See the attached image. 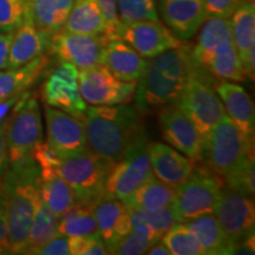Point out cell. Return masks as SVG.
Instances as JSON below:
<instances>
[{"label":"cell","mask_w":255,"mask_h":255,"mask_svg":"<svg viewBox=\"0 0 255 255\" xmlns=\"http://www.w3.org/2000/svg\"><path fill=\"white\" fill-rule=\"evenodd\" d=\"M197 65L186 44L146 60L133 96L138 110L146 113L176 103Z\"/></svg>","instance_id":"1"},{"label":"cell","mask_w":255,"mask_h":255,"mask_svg":"<svg viewBox=\"0 0 255 255\" xmlns=\"http://www.w3.org/2000/svg\"><path fill=\"white\" fill-rule=\"evenodd\" d=\"M83 122L89 149L113 164L145 135L138 113L128 104L87 108Z\"/></svg>","instance_id":"2"},{"label":"cell","mask_w":255,"mask_h":255,"mask_svg":"<svg viewBox=\"0 0 255 255\" xmlns=\"http://www.w3.org/2000/svg\"><path fill=\"white\" fill-rule=\"evenodd\" d=\"M40 170L32 156L8 163L0 181L6 203L8 246L11 254H21L39 195Z\"/></svg>","instance_id":"3"},{"label":"cell","mask_w":255,"mask_h":255,"mask_svg":"<svg viewBox=\"0 0 255 255\" xmlns=\"http://www.w3.org/2000/svg\"><path fill=\"white\" fill-rule=\"evenodd\" d=\"M254 154V139L248 138L226 115L205 139L207 168L225 180L248 156Z\"/></svg>","instance_id":"4"},{"label":"cell","mask_w":255,"mask_h":255,"mask_svg":"<svg viewBox=\"0 0 255 255\" xmlns=\"http://www.w3.org/2000/svg\"><path fill=\"white\" fill-rule=\"evenodd\" d=\"M175 104L189 117L203 142L216 124L227 115L215 90L213 76L200 65L194 70L189 82Z\"/></svg>","instance_id":"5"},{"label":"cell","mask_w":255,"mask_h":255,"mask_svg":"<svg viewBox=\"0 0 255 255\" xmlns=\"http://www.w3.org/2000/svg\"><path fill=\"white\" fill-rule=\"evenodd\" d=\"M5 139L8 162L13 163L31 156L43 141L41 110L36 94L25 91L6 120Z\"/></svg>","instance_id":"6"},{"label":"cell","mask_w":255,"mask_h":255,"mask_svg":"<svg viewBox=\"0 0 255 255\" xmlns=\"http://www.w3.org/2000/svg\"><path fill=\"white\" fill-rule=\"evenodd\" d=\"M111 165L88 148L77 155L62 158L57 174L71 187L77 202L92 205L104 194Z\"/></svg>","instance_id":"7"},{"label":"cell","mask_w":255,"mask_h":255,"mask_svg":"<svg viewBox=\"0 0 255 255\" xmlns=\"http://www.w3.org/2000/svg\"><path fill=\"white\" fill-rule=\"evenodd\" d=\"M222 189L221 177L216 176L209 169H194L190 176L176 187V194L171 205L180 223L206 214H213Z\"/></svg>","instance_id":"8"},{"label":"cell","mask_w":255,"mask_h":255,"mask_svg":"<svg viewBox=\"0 0 255 255\" xmlns=\"http://www.w3.org/2000/svg\"><path fill=\"white\" fill-rule=\"evenodd\" d=\"M148 143L145 133L111 165L105 181L104 195L123 201L154 177L146 149Z\"/></svg>","instance_id":"9"},{"label":"cell","mask_w":255,"mask_h":255,"mask_svg":"<svg viewBox=\"0 0 255 255\" xmlns=\"http://www.w3.org/2000/svg\"><path fill=\"white\" fill-rule=\"evenodd\" d=\"M137 82H122L103 64L78 70L82 98L90 105L127 104L135 96Z\"/></svg>","instance_id":"10"},{"label":"cell","mask_w":255,"mask_h":255,"mask_svg":"<svg viewBox=\"0 0 255 255\" xmlns=\"http://www.w3.org/2000/svg\"><path fill=\"white\" fill-rule=\"evenodd\" d=\"M109 38L104 33L83 34L60 30L51 36L49 50L60 63H69L77 70L101 64L102 53Z\"/></svg>","instance_id":"11"},{"label":"cell","mask_w":255,"mask_h":255,"mask_svg":"<svg viewBox=\"0 0 255 255\" xmlns=\"http://www.w3.org/2000/svg\"><path fill=\"white\" fill-rule=\"evenodd\" d=\"M214 215L233 247L254 234L255 208L250 196L223 188Z\"/></svg>","instance_id":"12"},{"label":"cell","mask_w":255,"mask_h":255,"mask_svg":"<svg viewBox=\"0 0 255 255\" xmlns=\"http://www.w3.org/2000/svg\"><path fill=\"white\" fill-rule=\"evenodd\" d=\"M43 100L46 105L65 111L82 119L87 111V103L78 88V70L69 63H60L51 71L43 84Z\"/></svg>","instance_id":"13"},{"label":"cell","mask_w":255,"mask_h":255,"mask_svg":"<svg viewBox=\"0 0 255 255\" xmlns=\"http://www.w3.org/2000/svg\"><path fill=\"white\" fill-rule=\"evenodd\" d=\"M161 109L158 122L164 141L191 161H202L205 142L189 117L176 104L165 105Z\"/></svg>","instance_id":"14"},{"label":"cell","mask_w":255,"mask_h":255,"mask_svg":"<svg viewBox=\"0 0 255 255\" xmlns=\"http://www.w3.org/2000/svg\"><path fill=\"white\" fill-rule=\"evenodd\" d=\"M120 38L129 44L143 58L149 59L184 44L183 40L158 19L124 25L121 28Z\"/></svg>","instance_id":"15"},{"label":"cell","mask_w":255,"mask_h":255,"mask_svg":"<svg viewBox=\"0 0 255 255\" xmlns=\"http://www.w3.org/2000/svg\"><path fill=\"white\" fill-rule=\"evenodd\" d=\"M47 142L62 158L88 149L84 122L56 108L45 107Z\"/></svg>","instance_id":"16"},{"label":"cell","mask_w":255,"mask_h":255,"mask_svg":"<svg viewBox=\"0 0 255 255\" xmlns=\"http://www.w3.org/2000/svg\"><path fill=\"white\" fill-rule=\"evenodd\" d=\"M165 26L181 40L193 38L208 18L203 0H159Z\"/></svg>","instance_id":"17"},{"label":"cell","mask_w":255,"mask_h":255,"mask_svg":"<svg viewBox=\"0 0 255 255\" xmlns=\"http://www.w3.org/2000/svg\"><path fill=\"white\" fill-rule=\"evenodd\" d=\"M51 34L41 31L26 14L23 13L21 23L13 32L8 51L7 68L17 69L49 50Z\"/></svg>","instance_id":"18"},{"label":"cell","mask_w":255,"mask_h":255,"mask_svg":"<svg viewBox=\"0 0 255 255\" xmlns=\"http://www.w3.org/2000/svg\"><path fill=\"white\" fill-rule=\"evenodd\" d=\"M146 149L154 176L169 186L178 187L195 169V162L164 143L149 142Z\"/></svg>","instance_id":"19"},{"label":"cell","mask_w":255,"mask_h":255,"mask_svg":"<svg viewBox=\"0 0 255 255\" xmlns=\"http://www.w3.org/2000/svg\"><path fill=\"white\" fill-rule=\"evenodd\" d=\"M101 64L122 82H138L146 60L121 38L108 40L102 53Z\"/></svg>","instance_id":"20"},{"label":"cell","mask_w":255,"mask_h":255,"mask_svg":"<svg viewBox=\"0 0 255 255\" xmlns=\"http://www.w3.org/2000/svg\"><path fill=\"white\" fill-rule=\"evenodd\" d=\"M226 114L248 138L254 139L255 110L250 95L240 85L221 81L215 85Z\"/></svg>","instance_id":"21"},{"label":"cell","mask_w":255,"mask_h":255,"mask_svg":"<svg viewBox=\"0 0 255 255\" xmlns=\"http://www.w3.org/2000/svg\"><path fill=\"white\" fill-rule=\"evenodd\" d=\"M72 5L73 0H24L23 13L39 30L52 36L64 27Z\"/></svg>","instance_id":"22"},{"label":"cell","mask_w":255,"mask_h":255,"mask_svg":"<svg viewBox=\"0 0 255 255\" xmlns=\"http://www.w3.org/2000/svg\"><path fill=\"white\" fill-rule=\"evenodd\" d=\"M49 65V57L41 55L20 68L0 71V102L28 90L43 76Z\"/></svg>","instance_id":"23"},{"label":"cell","mask_w":255,"mask_h":255,"mask_svg":"<svg viewBox=\"0 0 255 255\" xmlns=\"http://www.w3.org/2000/svg\"><path fill=\"white\" fill-rule=\"evenodd\" d=\"M199 65L219 81L244 82L246 79L244 65L233 40L216 46Z\"/></svg>","instance_id":"24"},{"label":"cell","mask_w":255,"mask_h":255,"mask_svg":"<svg viewBox=\"0 0 255 255\" xmlns=\"http://www.w3.org/2000/svg\"><path fill=\"white\" fill-rule=\"evenodd\" d=\"M188 229L195 235L207 255L231 254L233 245L223 233L221 226L213 214H206L184 222Z\"/></svg>","instance_id":"25"},{"label":"cell","mask_w":255,"mask_h":255,"mask_svg":"<svg viewBox=\"0 0 255 255\" xmlns=\"http://www.w3.org/2000/svg\"><path fill=\"white\" fill-rule=\"evenodd\" d=\"M175 194L176 188L162 182L154 176L137 188L131 195L124 199L122 202L128 208L154 212L171 207Z\"/></svg>","instance_id":"26"},{"label":"cell","mask_w":255,"mask_h":255,"mask_svg":"<svg viewBox=\"0 0 255 255\" xmlns=\"http://www.w3.org/2000/svg\"><path fill=\"white\" fill-rule=\"evenodd\" d=\"M62 30L83 34L104 33V18L97 0H73Z\"/></svg>","instance_id":"27"},{"label":"cell","mask_w":255,"mask_h":255,"mask_svg":"<svg viewBox=\"0 0 255 255\" xmlns=\"http://www.w3.org/2000/svg\"><path fill=\"white\" fill-rule=\"evenodd\" d=\"M234 45L241 62L248 51L255 47V4L254 0H245L229 18Z\"/></svg>","instance_id":"28"},{"label":"cell","mask_w":255,"mask_h":255,"mask_svg":"<svg viewBox=\"0 0 255 255\" xmlns=\"http://www.w3.org/2000/svg\"><path fill=\"white\" fill-rule=\"evenodd\" d=\"M196 45L191 49L194 59L199 64L220 44L233 40L231 20L227 18L209 17L201 26ZM234 41V40H233Z\"/></svg>","instance_id":"29"},{"label":"cell","mask_w":255,"mask_h":255,"mask_svg":"<svg viewBox=\"0 0 255 255\" xmlns=\"http://www.w3.org/2000/svg\"><path fill=\"white\" fill-rule=\"evenodd\" d=\"M57 234H58V215H56L39 199L28 231L26 245L21 254H31L32 251L46 244Z\"/></svg>","instance_id":"30"},{"label":"cell","mask_w":255,"mask_h":255,"mask_svg":"<svg viewBox=\"0 0 255 255\" xmlns=\"http://www.w3.org/2000/svg\"><path fill=\"white\" fill-rule=\"evenodd\" d=\"M39 195L41 201L58 216L77 202L71 187L59 175L40 180Z\"/></svg>","instance_id":"31"},{"label":"cell","mask_w":255,"mask_h":255,"mask_svg":"<svg viewBox=\"0 0 255 255\" xmlns=\"http://www.w3.org/2000/svg\"><path fill=\"white\" fill-rule=\"evenodd\" d=\"M126 209L127 206L122 201L115 199V197L107 196L104 194L92 203V210H94L96 223H97L98 235L105 244V246L110 244L115 223Z\"/></svg>","instance_id":"32"},{"label":"cell","mask_w":255,"mask_h":255,"mask_svg":"<svg viewBox=\"0 0 255 255\" xmlns=\"http://www.w3.org/2000/svg\"><path fill=\"white\" fill-rule=\"evenodd\" d=\"M162 237L157 233L144 226H135L132 231L117 242L111 248L109 254L119 255H141L145 254L149 248L161 240Z\"/></svg>","instance_id":"33"},{"label":"cell","mask_w":255,"mask_h":255,"mask_svg":"<svg viewBox=\"0 0 255 255\" xmlns=\"http://www.w3.org/2000/svg\"><path fill=\"white\" fill-rule=\"evenodd\" d=\"M128 212H129L130 218H131L132 227L144 226V227L151 229L152 232L157 233L161 237H163L165 233L171 227H174L176 223H180L171 207L154 210V212L128 208Z\"/></svg>","instance_id":"34"},{"label":"cell","mask_w":255,"mask_h":255,"mask_svg":"<svg viewBox=\"0 0 255 255\" xmlns=\"http://www.w3.org/2000/svg\"><path fill=\"white\" fill-rule=\"evenodd\" d=\"M171 255H202L205 254L199 240L184 223H176L162 237Z\"/></svg>","instance_id":"35"},{"label":"cell","mask_w":255,"mask_h":255,"mask_svg":"<svg viewBox=\"0 0 255 255\" xmlns=\"http://www.w3.org/2000/svg\"><path fill=\"white\" fill-rule=\"evenodd\" d=\"M117 12L122 26L158 19L156 0H117Z\"/></svg>","instance_id":"36"},{"label":"cell","mask_w":255,"mask_h":255,"mask_svg":"<svg viewBox=\"0 0 255 255\" xmlns=\"http://www.w3.org/2000/svg\"><path fill=\"white\" fill-rule=\"evenodd\" d=\"M58 233L68 238L98 235L92 205H89L84 210L72 218L58 221Z\"/></svg>","instance_id":"37"},{"label":"cell","mask_w":255,"mask_h":255,"mask_svg":"<svg viewBox=\"0 0 255 255\" xmlns=\"http://www.w3.org/2000/svg\"><path fill=\"white\" fill-rule=\"evenodd\" d=\"M227 188L244 195L253 197L255 193L254 154L248 156L237 169L225 178Z\"/></svg>","instance_id":"38"},{"label":"cell","mask_w":255,"mask_h":255,"mask_svg":"<svg viewBox=\"0 0 255 255\" xmlns=\"http://www.w3.org/2000/svg\"><path fill=\"white\" fill-rule=\"evenodd\" d=\"M31 156L39 167L40 180H45V178H49L53 175H58L57 174V168L59 167L60 162H62V157L49 144V142L40 141L33 148Z\"/></svg>","instance_id":"39"},{"label":"cell","mask_w":255,"mask_h":255,"mask_svg":"<svg viewBox=\"0 0 255 255\" xmlns=\"http://www.w3.org/2000/svg\"><path fill=\"white\" fill-rule=\"evenodd\" d=\"M23 11L14 0H0V34L17 30L23 19Z\"/></svg>","instance_id":"40"},{"label":"cell","mask_w":255,"mask_h":255,"mask_svg":"<svg viewBox=\"0 0 255 255\" xmlns=\"http://www.w3.org/2000/svg\"><path fill=\"white\" fill-rule=\"evenodd\" d=\"M97 2L104 18V34L109 39L120 38L122 24H121L119 12H117V0H97Z\"/></svg>","instance_id":"41"},{"label":"cell","mask_w":255,"mask_h":255,"mask_svg":"<svg viewBox=\"0 0 255 255\" xmlns=\"http://www.w3.org/2000/svg\"><path fill=\"white\" fill-rule=\"evenodd\" d=\"M245 0H203L207 15L229 19Z\"/></svg>","instance_id":"42"},{"label":"cell","mask_w":255,"mask_h":255,"mask_svg":"<svg viewBox=\"0 0 255 255\" xmlns=\"http://www.w3.org/2000/svg\"><path fill=\"white\" fill-rule=\"evenodd\" d=\"M34 255H69V238L65 235L58 234L49 240L46 244L41 245L36 250L31 252Z\"/></svg>","instance_id":"43"},{"label":"cell","mask_w":255,"mask_h":255,"mask_svg":"<svg viewBox=\"0 0 255 255\" xmlns=\"http://www.w3.org/2000/svg\"><path fill=\"white\" fill-rule=\"evenodd\" d=\"M132 231V223H131V218H130L129 212H128V208L124 210L122 214L120 215L119 220H117L116 223H115L114 232H113V238H111L110 244L107 246L108 253L111 251L115 245L117 244L120 240H122L124 237H127L130 232Z\"/></svg>","instance_id":"44"},{"label":"cell","mask_w":255,"mask_h":255,"mask_svg":"<svg viewBox=\"0 0 255 255\" xmlns=\"http://www.w3.org/2000/svg\"><path fill=\"white\" fill-rule=\"evenodd\" d=\"M0 254H11L8 246L7 222H6V203L1 187H0Z\"/></svg>","instance_id":"45"},{"label":"cell","mask_w":255,"mask_h":255,"mask_svg":"<svg viewBox=\"0 0 255 255\" xmlns=\"http://www.w3.org/2000/svg\"><path fill=\"white\" fill-rule=\"evenodd\" d=\"M108 253L107 246L100 235H90L85 237L84 244L81 252V255H107Z\"/></svg>","instance_id":"46"},{"label":"cell","mask_w":255,"mask_h":255,"mask_svg":"<svg viewBox=\"0 0 255 255\" xmlns=\"http://www.w3.org/2000/svg\"><path fill=\"white\" fill-rule=\"evenodd\" d=\"M6 120L0 123V181H1L2 176H4L6 169H7L8 163H9L8 154H7V145H6V139H5Z\"/></svg>","instance_id":"47"},{"label":"cell","mask_w":255,"mask_h":255,"mask_svg":"<svg viewBox=\"0 0 255 255\" xmlns=\"http://www.w3.org/2000/svg\"><path fill=\"white\" fill-rule=\"evenodd\" d=\"M12 37H13V32L0 34V71L7 68L8 51Z\"/></svg>","instance_id":"48"},{"label":"cell","mask_w":255,"mask_h":255,"mask_svg":"<svg viewBox=\"0 0 255 255\" xmlns=\"http://www.w3.org/2000/svg\"><path fill=\"white\" fill-rule=\"evenodd\" d=\"M255 241L254 234L251 235L244 240L238 242L234 247H233L231 254H254L255 253Z\"/></svg>","instance_id":"49"},{"label":"cell","mask_w":255,"mask_h":255,"mask_svg":"<svg viewBox=\"0 0 255 255\" xmlns=\"http://www.w3.org/2000/svg\"><path fill=\"white\" fill-rule=\"evenodd\" d=\"M24 92H21V94L15 95V96H13V97H9V98H7V100L0 102V123L7 119L8 115L11 114L12 110H13L15 104H17L18 101L20 100Z\"/></svg>","instance_id":"50"},{"label":"cell","mask_w":255,"mask_h":255,"mask_svg":"<svg viewBox=\"0 0 255 255\" xmlns=\"http://www.w3.org/2000/svg\"><path fill=\"white\" fill-rule=\"evenodd\" d=\"M145 254L148 255H171L170 251L168 250V247L165 246V245L159 240L157 244H155L154 246H151L149 248L148 252H146Z\"/></svg>","instance_id":"51"},{"label":"cell","mask_w":255,"mask_h":255,"mask_svg":"<svg viewBox=\"0 0 255 255\" xmlns=\"http://www.w3.org/2000/svg\"><path fill=\"white\" fill-rule=\"evenodd\" d=\"M14 1H15V2H17V4H18L19 6H20V7H21V8H23V9H24V0H14Z\"/></svg>","instance_id":"52"}]
</instances>
